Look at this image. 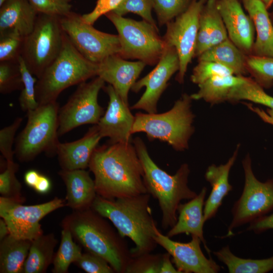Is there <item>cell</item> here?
Returning a JSON list of instances; mask_svg holds the SVG:
<instances>
[{
	"mask_svg": "<svg viewBox=\"0 0 273 273\" xmlns=\"http://www.w3.org/2000/svg\"><path fill=\"white\" fill-rule=\"evenodd\" d=\"M71 0H28L38 13L65 16L71 12Z\"/></svg>",
	"mask_w": 273,
	"mask_h": 273,
	"instance_id": "44",
	"label": "cell"
},
{
	"mask_svg": "<svg viewBox=\"0 0 273 273\" xmlns=\"http://www.w3.org/2000/svg\"><path fill=\"white\" fill-rule=\"evenodd\" d=\"M246 77L234 74L214 77L198 85V91L191 97L192 100L202 99L212 104L227 101L231 89L243 82Z\"/></svg>",
	"mask_w": 273,
	"mask_h": 273,
	"instance_id": "30",
	"label": "cell"
},
{
	"mask_svg": "<svg viewBox=\"0 0 273 273\" xmlns=\"http://www.w3.org/2000/svg\"><path fill=\"white\" fill-rule=\"evenodd\" d=\"M247 100L273 109V97L268 95L258 83L250 77L230 90L227 101L232 102Z\"/></svg>",
	"mask_w": 273,
	"mask_h": 273,
	"instance_id": "33",
	"label": "cell"
},
{
	"mask_svg": "<svg viewBox=\"0 0 273 273\" xmlns=\"http://www.w3.org/2000/svg\"><path fill=\"white\" fill-rule=\"evenodd\" d=\"M213 253L230 273H266L273 270V256L262 259L240 258L232 252L229 246Z\"/></svg>",
	"mask_w": 273,
	"mask_h": 273,
	"instance_id": "31",
	"label": "cell"
},
{
	"mask_svg": "<svg viewBox=\"0 0 273 273\" xmlns=\"http://www.w3.org/2000/svg\"><path fill=\"white\" fill-rule=\"evenodd\" d=\"M146 65L139 60L127 61L115 54L98 64L97 76L111 85L122 101L129 105V91Z\"/></svg>",
	"mask_w": 273,
	"mask_h": 273,
	"instance_id": "19",
	"label": "cell"
},
{
	"mask_svg": "<svg viewBox=\"0 0 273 273\" xmlns=\"http://www.w3.org/2000/svg\"><path fill=\"white\" fill-rule=\"evenodd\" d=\"M0 7V34L15 32L26 37L31 33L38 13L28 0H7Z\"/></svg>",
	"mask_w": 273,
	"mask_h": 273,
	"instance_id": "24",
	"label": "cell"
},
{
	"mask_svg": "<svg viewBox=\"0 0 273 273\" xmlns=\"http://www.w3.org/2000/svg\"><path fill=\"white\" fill-rule=\"evenodd\" d=\"M105 83L97 76L89 82L79 84L67 103L59 109V136L81 125L98 123L105 113L98 101L99 93Z\"/></svg>",
	"mask_w": 273,
	"mask_h": 273,
	"instance_id": "12",
	"label": "cell"
},
{
	"mask_svg": "<svg viewBox=\"0 0 273 273\" xmlns=\"http://www.w3.org/2000/svg\"><path fill=\"white\" fill-rule=\"evenodd\" d=\"M170 255L166 252L163 254L162 265L160 273H179L176 267L172 265Z\"/></svg>",
	"mask_w": 273,
	"mask_h": 273,
	"instance_id": "50",
	"label": "cell"
},
{
	"mask_svg": "<svg viewBox=\"0 0 273 273\" xmlns=\"http://www.w3.org/2000/svg\"><path fill=\"white\" fill-rule=\"evenodd\" d=\"M148 193L136 196L108 199L98 195L90 208L109 219L120 235L135 244L130 249L132 257L151 253L158 244L155 240L153 219Z\"/></svg>",
	"mask_w": 273,
	"mask_h": 273,
	"instance_id": "2",
	"label": "cell"
},
{
	"mask_svg": "<svg viewBox=\"0 0 273 273\" xmlns=\"http://www.w3.org/2000/svg\"><path fill=\"white\" fill-rule=\"evenodd\" d=\"M102 138L97 124H95L80 139L69 143L59 142L56 155L62 169L72 170L88 167L93 152Z\"/></svg>",
	"mask_w": 273,
	"mask_h": 273,
	"instance_id": "20",
	"label": "cell"
},
{
	"mask_svg": "<svg viewBox=\"0 0 273 273\" xmlns=\"http://www.w3.org/2000/svg\"><path fill=\"white\" fill-rule=\"evenodd\" d=\"M242 1L253 22L256 34L251 55L273 57V24L267 8L261 0Z\"/></svg>",
	"mask_w": 273,
	"mask_h": 273,
	"instance_id": "26",
	"label": "cell"
},
{
	"mask_svg": "<svg viewBox=\"0 0 273 273\" xmlns=\"http://www.w3.org/2000/svg\"><path fill=\"white\" fill-rule=\"evenodd\" d=\"M10 235L8 226L6 221L2 218L0 219V240L2 241Z\"/></svg>",
	"mask_w": 273,
	"mask_h": 273,
	"instance_id": "52",
	"label": "cell"
},
{
	"mask_svg": "<svg viewBox=\"0 0 273 273\" xmlns=\"http://www.w3.org/2000/svg\"><path fill=\"white\" fill-rule=\"evenodd\" d=\"M192 100L191 95L185 93L167 112L136 113L132 134L144 132L150 141L158 140L166 142L176 151L187 149L189 141L194 131Z\"/></svg>",
	"mask_w": 273,
	"mask_h": 273,
	"instance_id": "6",
	"label": "cell"
},
{
	"mask_svg": "<svg viewBox=\"0 0 273 273\" xmlns=\"http://www.w3.org/2000/svg\"><path fill=\"white\" fill-rule=\"evenodd\" d=\"M247 56L228 38L207 50L198 57V60L219 63L236 75L245 76L249 73Z\"/></svg>",
	"mask_w": 273,
	"mask_h": 273,
	"instance_id": "27",
	"label": "cell"
},
{
	"mask_svg": "<svg viewBox=\"0 0 273 273\" xmlns=\"http://www.w3.org/2000/svg\"><path fill=\"white\" fill-rule=\"evenodd\" d=\"M160 26L171 21L186 11L194 0H152Z\"/></svg>",
	"mask_w": 273,
	"mask_h": 273,
	"instance_id": "36",
	"label": "cell"
},
{
	"mask_svg": "<svg viewBox=\"0 0 273 273\" xmlns=\"http://www.w3.org/2000/svg\"><path fill=\"white\" fill-rule=\"evenodd\" d=\"M19 63L23 83L19 97V103L21 109L27 112L39 106L35 97V85L37 78L29 71L21 57L19 59Z\"/></svg>",
	"mask_w": 273,
	"mask_h": 273,
	"instance_id": "35",
	"label": "cell"
},
{
	"mask_svg": "<svg viewBox=\"0 0 273 273\" xmlns=\"http://www.w3.org/2000/svg\"><path fill=\"white\" fill-rule=\"evenodd\" d=\"M59 109L55 101L27 112V123L16 139L14 150L20 162L30 161L42 152L51 156L57 154Z\"/></svg>",
	"mask_w": 273,
	"mask_h": 273,
	"instance_id": "7",
	"label": "cell"
},
{
	"mask_svg": "<svg viewBox=\"0 0 273 273\" xmlns=\"http://www.w3.org/2000/svg\"><path fill=\"white\" fill-rule=\"evenodd\" d=\"M75 263L87 273L115 272L105 259L89 252L82 253Z\"/></svg>",
	"mask_w": 273,
	"mask_h": 273,
	"instance_id": "45",
	"label": "cell"
},
{
	"mask_svg": "<svg viewBox=\"0 0 273 273\" xmlns=\"http://www.w3.org/2000/svg\"><path fill=\"white\" fill-rule=\"evenodd\" d=\"M248 108L255 113L263 121L273 125V109H267L266 112L250 104L245 103Z\"/></svg>",
	"mask_w": 273,
	"mask_h": 273,
	"instance_id": "48",
	"label": "cell"
},
{
	"mask_svg": "<svg viewBox=\"0 0 273 273\" xmlns=\"http://www.w3.org/2000/svg\"><path fill=\"white\" fill-rule=\"evenodd\" d=\"M179 69V60L175 48L166 46L156 67L132 86L131 90L134 93L143 87L146 90L131 109L142 110L148 113H157L159 98L168 86L171 77Z\"/></svg>",
	"mask_w": 273,
	"mask_h": 273,
	"instance_id": "15",
	"label": "cell"
},
{
	"mask_svg": "<svg viewBox=\"0 0 273 273\" xmlns=\"http://www.w3.org/2000/svg\"><path fill=\"white\" fill-rule=\"evenodd\" d=\"M155 240L171 256L172 262L179 273H216L220 266L212 258H207L200 246L202 242L197 236H191L187 243L173 241L154 228Z\"/></svg>",
	"mask_w": 273,
	"mask_h": 273,
	"instance_id": "16",
	"label": "cell"
},
{
	"mask_svg": "<svg viewBox=\"0 0 273 273\" xmlns=\"http://www.w3.org/2000/svg\"><path fill=\"white\" fill-rule=\"evenodd\" d=\"M132 143L143 167V180L147 193L158 200L161 210L162 228H171L177 222V210L180 202L197 195L188 185L189 166L184 163L174 175H170L155 163L140 138H134Z\"/></svg>",
	"mask_w": 273,
	"mask_h": 273,
	"instance_id": "4",
	"label": "cell"
},
{
	"mask_svg": "<svg viewBox=\"0 0 273 273\" xmlns=\"http://www.w3.org/2000/svg\"><path fill=\"white\" fill-rule=\"evenodd\" d=\"M248 72L261 86H270L273 81V57L248 55Z\"/></svg>",
	"mask_w": 273,
	"mask_h": 273,
	"instance_id": "38",
	"label": "cell"
},
{
	"mask_svg": "<svg viewBox=\"0 0 273 273\" xmlns=\"http://www.w3.org/2000/svg\"><path fill=\"white\" fill-rule=\"evenodd\" d=\"M31 242L10 234L1 241L0 272L23 273Z\"/></svg>",
	"mask_w": 273,
	"mask_h": 273,
	"instance_id": "29",
	"label": "cell"
},
{
	"mask_svg": "<svg viewBox=\"0 0 273 273\" xmlns=\"http://www.w3.org/2000/svg\"><path fill=\"white\" fill-rule=\"evenodd\" d=\"M22 203L1 196L0 216L6 221L11 235L31 241L43 234L40 220L66 205L65 200L58 197L36 205H24Z\"/></svg>",
	"mask_w": 273,
	"mask_h": 273,
	"instance_id": "13",
	"label": "cell"
},
{
	"mask_svg": "<svg viewBox=\"0 0 273 273\" xmlns=\"http://www.w3.org/2000/svg\"><path fill=\"white\" fill-rule=\"evenodd\" d=\"M152 0H123L112 12L121 16H123L127 13H133L158 28L152 16Z\"/></svg>",
	"mask_w": 273,
	"mask_h": 273,
	"instance_id": "42",
	"label": "cell"
},
{
	"mask_svg": "<svg viewBox=\"0 0 273 273\" xmlns=\"http://www.w3.org/2000/svg\"><path fill=\"white\" fill-rule=\"evenodd\" d=\"M40 173L36 170L31 169L27 171L24 175V181L29 187L33 189L36 185L40 175Z\"/></svg>",
	"mask_w": 273,
	"mask_h": 273,
	"instance_id": "51",
	"label": "cell"
},
{
	"mask_svg": "<svg viewBox=\"0 0 273 273\" xmlns=\"http://www.w3.org/2000/svg\"><path fill=\"white\" fill-rule=\"evenodd\" d=\"M123 0H98L95 8L89 13L82 15L83 20L93 25L102 15L113 11Z\"/></svg>",
	"mask_w": 273,
	"mask_h": 273,
	"instance_id": "46",
	"label": "cell"
},
{
	"mask_svg": "<svg viewBox=\"0 0 273 273\" xmlns=\"http://www.w3.org/2000/svg\"><path fill=\"white\" fill-rule=\"evenodd\" d=\"M265 7L267 8H269L271 4L273 3V0H261Z\"/></svg>",
	"mask_w": 273,
	"mask_h": 273,
	"instance_id": "53",
	"label": "cell"
},
{
	"mask_svg": "<svg viewBox=\"0 0 273 273\" xmlns=\"http://www.w3.org/2000/svg\"><path fill=\"white\" fill-rule=\"evenodd\" d=\"M65 32L60 17L38 13L32 31L25 37L21 57L37 79L61 51Z\"/></svg>",
	"mask_w": 273,
	"mask_h": 273,
	"instance_id": "9",
	"label": "cell"
},
{
	"mask_svg": "<svg viewBox=\"0 0 273 273\" xmlns=\"http://www.w3.org/2000/svg\"><path fill=\"white\" fill-rule=\"evenodd\" d=\"M61 240L53 262L54 273H66L70 265L75 263L82 254L81 248L73 241L70 231L62 228Z\"/></svg>",
	"mask_w": 273,
	"mask_h": 273,
	"instance_id": "32",
	"label": "cell"
},
{
	"mask_svg": "<svg viewBox=\"0 0 273 273\" xmlns=\"http://www.w3.org/2000/svg\"><path fill=\"white\" fill-rule=\"evenodd\" d=\"M98 64L82 56L65 33L61 52L43 71L35 85V97L39 105L57 101L66 88L97 76Z\"/></svg>",
	"mask_w": 273,
	"mask_h": 273,
	"instance_id": "5",
	"label": "cell"
},
{
	"mask_svg": "<svg viewBox=\"0 0 273 273\" xmlns=\"http://www.w3.org/2000/svg\"><path fill=\"white\" fill-rule=\"evenodd\" d=\"M7 0H0V6H1Z\"/></svg>",
	"mask_w": 273,
	"mask_h": 273,
	"instance_id": "54",
	"label": "cell"
},
{
	"mask_svg": "<svg viewBox=\"0 0 273 273\" xmlns=\"http://www.w3.org/2000/svg\"><path fill=\"white\" fill-rule=\"evenodd\" d=\"M88 168L97 195L108 199L147 193L144 169L133 144L109 143L98 146Z\"/></svg>",
	"mask_w": 273,
	"mask_h": 273,
	"instance_id": "1",
	"label": "cell"
},
{
	"mask_svg": "<svg viewBox=\"0 0 273 273\" xmlns=\"http://www.w3.org/2000/svg\"><path fill=\"white\" fill-rule=\"evenodd\" d=\"M58 174L66 188V206L73 210L90 208L97 194L89 172L85 169H62Z\"/></svg>",
	"mask_w": 273,
	"mask_h": 273,
	"instance_id": "22",
	"label": "cell"
},
{
	"mask_svg": "<svg viewBox=\"0 0 273 273\" xmlns=\"http://www.w3.org/2000/svg\"><path fill=\"white\" fill-rule=\"evenodd\" d=\"M19 165L14 161H7L5 169L0 174V194L2 197L23 203L22 186L16 177Z\"/></svg>",
	"mask_w": 273,
	"mask_h": 273,
	"instance_id": "34",
	"label": "cell"
},
{
	"mask_svg": "<svg viewBox=\"0 0 273 273\" xmlns=\"http://www.w3.org/2000/svg\"><path fill=\"white\" fill-rule=\"evenodd\" d=\"M239 146H237L232 156L225 164L218 166L212 164L206 170L205 179L210 184L212 189L204 204V216L205 221L216 215L224 198L233 189L229 181V176L230 170L236 161Z\"/></svg>",
	"mask_w": 273,
	"mask_h": 273,
	"instance_id": "25",
	"label": "cell"
},
{
	"mask_svg": "<svg viewBox=\"0 0 273 273\" xmlns=\"http://www.w3.org/2000/svg\"><path fill=\"white\" fill-rule=\"evenodd\" d=\"M242 165L244 187L232 209L233 219L225 237L231 236L234 229L265 215L273 209V178L265 182L258 180L253 172L249 154L243 159Z\"/></svg>",
	"mask_w": 273,
	"mask_h": 273,
	"instance_id": "11",
	"label": "cell"
},
{
	"mask_svg": "<svg viewBox=\"0 0 273 273\" xmlns=\"http://www.w3.org/2000/svg\"><path fill=\"white\" fill-rule=\"evenodd\" d=\"M207 0H194L188 9L166 24L163 37L167 47H174L179 60V69L175 80L183 83L187 67L194 58L199 17Z\"/></svg>",
	"mask_w": 273,
	"mask_h": 273,
	"instance_id": "14",
	"label": "cell"
},
{
	"mask_svg": "<svg viewBox=\"0 0 273 273\" xmlns=\"http://www.w3.org/2000/svg\"><path fill=\"white\" fill-rule=\"evenodd\" d=\"M105 15L118 31L121 43L119 56L124 59H138L149 65L158 63L166 45L158 28L144 20L126 18L112 11Z\"/></svg>",
	"mask_w": 273,
	"mask_h": 273,
	"instance_id": "8",
	"label": "cell"
},
{
	"mask_svg": "<svg viewBox=\"0 0 273 273\" xmlns=\"http://www.w3.org/2000/svg\"><path fill=\"white\" fill-rule=\"evenodd\" d=\"M24 38L15 32L0 34V62L18 61Z\"/></svg>",
	"mask_w": 273,
	"mask_h": 273,
	"instance_id": "39",
	"label": "cell"
},
{
	"mask_svg": "<svg viewBox=\"0 0 273 273\" xmlns=\"http://www.w3.org/2000/svg\"><path fill=\"white\" fill-rule=\"evenodd\" d=\"M51 187L50 179L47 176L41 174L33 189L39 194H46L51 190Z\"/></svg>",
	"mask_w": 273,
	"mask_h": 273,
	"instance_id": "49",
	"label": "cell"
},
{
	"mask_svg": "<svg viewBox=\"0 0 273 273\" xmlns=\"http://www.w3.org/2000/svg\"><path fill=\"white\" fill-rule=\"evenodd\" d=\"M217 8L230 39L245 54L251 55L255 40V27L239 1L218 0Z\"/></svg>",
	"mask_w": 273,
	"mask_h": 273,
	"instance_id": "18",
	"label": "cell"
},
{
	"mask_svg": "<svg viewBox=\"0 0 273 273\" xmlns=\"http://www.w3.org/2000/svg\"><path fill=\"white\" fill-rule=\"evenodd\" d=\"M103 88L109 100L106 111L97 124L101 136L108 138L110 143H131L134 116L111 85Z\"/></svg>",
	"mask_w": 273,
	"mask_h": 273,
	"instance_id": "17",
	"label": "cell"
},
{
	"mask_svg": "<svg viewBox=\"0 0 273 273\" xmlns=\"http://www.w3.org/2000/svg\"><path fill=\"white\" fill-rule=\"evenodd\" d=\"M217 1L207 0L201 12L194 58L229 38Z\"/></svg>",
	"mask_w": 273,
	"mask_h": 273,
	"instance_id": "21",
	"label": "cell"
},
{
	"mask_svg": "<svg viewBox=\"0 0 273 273\" xmlns=\"http://www.w3.org/2000/svg\"><path fill=\"white\" fill-rule=\"evenodd\" d=\"M23 87L19 61L0 62V93L8 94Z\"/></svg>",
	"mask_w": 273,
	"mask_h": 273,
	"instance_id": "37",
	"label": "cell"
},
{
	"mask_svg": "<svg viewBox=\"0 0 273 273\" xmlns=\"http://www.w3.org/2000/svg\"><path fill=\"white\" fill-rule=\"evenodd\" d=\"M163 254L148 253L132 257L128 265L127 273H160Z\"/></svg>",
	"mask_w": 273,
	"mask_h": 273,
	"instance_id": "41",
	"label": "cell"
},
{
	"mask_svg": "<svg viewBox=\"0 0 273 273\" xmlns=\"http://www.w3.org/2000/svg\"><path fill=\"white\" fill-rule=\"evenodd\" d=\"M62 29L79 52L88 61L99 64L111 55L119 54L118 35L100 31L85 22L82 15L71 12L60 17Z\"/></svg>",
	"mask_w": 273,
	"mask_h": 273,
	"instance_id": "10",
	"label": "cell"
},
{
	"mask_svg": "<svg viewBox=\"0 0 273 273\" xmlns=\"http://www.w3.org/2000/svg\"><path fill=\"white\" fill-rule=\"evenodd\" d=\"M91 208L73 210L62 222L74 238L90 253L105 259L115 272L125 273L132 258L128 244L118 231Z\"/></svg>",
	"mask_w": 273,
	"mask_h": 273,
	"instance_id": "3",
	"label": "cell"
},
{
	"mask_svg": "<svg viewBox=\"0 0 273 273\" xmlns=\"http://www.w3.org/2000/svg\"><path fill=\"white\" fill-rule=\"evenodd\" d=\"M23 120V118L18 117L12 123L0 130V151L2 157L7 161H14L15 152L13 150V145L15 134Z\"/></svg>",
	"mask_w": 273,
	"mask_h": 273,
	"instance_id": "43",
	"label": "cell"
},
{
	"mask_svg": "<svg viewBox=\"0 0 273 273\" xmlns=\"http://www.w3.org/2000/svg\"><path fill=\"white\" fill-rule=\"evenodd\" d=\"M234 74L229 68L212 61H198L194 68L191 80L198 85L214 77ZM235 75V74H234Z\"/></svg>",
	"mask_w": 273,
	"mask_h": 273,
	"instance_id": "40",
	"label": "cell"
},
{
	"mask_svg": "<svg viewBox=\"0 0 273 273\" xmlns=\"http://www.w3.org/2000/svg\"><path fill=\"white\" fill-rule=\"evenodd\" d=\"M269 229H273V213L264 215L250 222L247 230L260 234Z\"/></svg>",
	"mask_w": 273,
	"mask_h": 273,
	"instance_id": "47",
	"label": "cell"
},
{
	"mask_svg": "<svg viewBox=\"0 0 273 273\" xmlns=\"http://www.w3.org/2000/svg\"><path fill=\"white\" fill-rule=\"evenodd\" d=\"M206 193L207 188L203 187L195 198L186 203L179 204L177 210L178 213L177 222L166 235L171 238L185 233L197 236L201 239L207 251L209 252L203 236V229L205 222L203 206Z\"/></svg>",
	"mask_w": 273,
	"mask_h": 273,
	"instance_id": "23",
	"label": "cell"
},
{
	"mask_svg": "<svg viewBox=\"0 0 273 273\" xmlns=\"http://www.w3.org/2000/svg\"><path fill=\"white\" fill-rule=\"evenodd\" d=\"M58 243L52 233L42 234L31 242L23 273H43L53 263Z\"/></svg>",
	"mask_w": 273,
	"mask_h": 273,
	"instance_id": "28",
	"label": "cell"
}]
</instances>
